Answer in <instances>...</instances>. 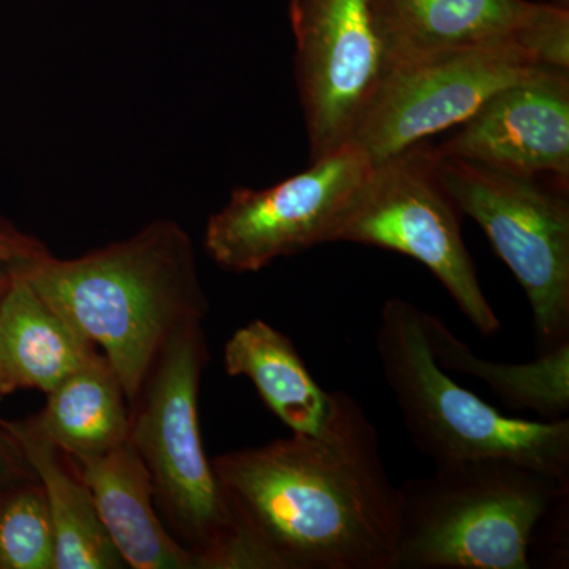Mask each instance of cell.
Returning <instances> with one entry per match:
<instances>
[{"label":"cell","instance_id":"1","mask_svg":"<svg viewBox=\"0 0 569 569\" xmlns=\"http://www.w3.org/2000/svg\"><path fill=\"white\" fill-rule=\"evenodd\" d=\"M212 467L264 569H396L400 490L353 396L332 392L317 436L291 432Z\"/></svg>","mask_w":569,"mask_h":569},{"label":"cell","instance_id":"2","mask_svg":"<svg viewBox=\"0 0 569 569\" xmlns=\"http://www.w3.org/2000/svg\"><path fill=\"white\" fill-rule=\"evenodd\" d=\"M13 268L102 353L130 406L168 339L209 310L192 239L174 220L78 258L48 253Z\"/></svg>","mask_w":569,"mask_h":569},{"label":"cell","instance_id":"3","mask_svg":"<svg viewBox=\"0 0 569 569\" xmlns=\"http://www.w3.org/2000/svg\"><path fill=\"white\" fill-rule=\"evenodd\" d=\"M208 362L203 321L183 325L130 406L129 440L148 468L160 518L192 553L194 569H264L239 530L201 440L198 392Z\"/></svg>","mask_w":569,"mask_h":569},{"label":"cell","instance_id":"4","mask_svg":"<svg viewBox=\"0 0 569 569\" xmlns=\"http://www.w3.org/2000/svg\"><path fill=\"white\" fill-rule=\"evenodd\" d=\"M396 569H529L569 482L509 459L437 466L400 486Z\"/></svg>","mask_w":569,"mask_h":569},{"label":"cell","instance_id":"5","mask_svg":"<svg viewBox=\"0 0 569 569\" xmlns=\"http://www.w3.org/2000/svg\"><path fill=\"white\" fill-rule=\"evenodd\" d=\"M376 350L408 436L436 466L509 459L569 482V419L507 417L452 380L430 353L418 306L385 302Z\"/></svg>","mask_w":569,"mask_h":569},{"label":"cell","instance_id":"6","mask_svg":"<svg viewBox=\"0 0 569 569\" xmlns=\"http://www.w3.org/2000/svg\"><path fill=\"white\" fill-rule=\"evenodd\" d=\"M549 67L569 69V32L508 37L388 70L347 142L373 164L467 121L492 93Z\"/></svg>","mask_w":569,"mask_h":569},{"label":"cell","instance_id":"7","mask_svg":"<svg viewBox=\"0 0 569 569\" xmlns=\"http://www.w3.org/2000/svg\"><path fill=\"white\" fill-rule=\"evenodd\" d=\"M459 213L436 173L432 146L422 141L373 164L332 224L328 244L351 242L413 258L437 277L473 328L496 336L500 318L479 283Z\"/></svg>","mask_w":569,"mask_h":569},{"label":"cell","instance_id":"8","mask_svg":"<svg viewBox=\"0 0 569 569\" xmlns=\"http://www.w3.org/2000/svg\"><path fill=\"white\" fill-rule=\"evenodd\" d=\"M460 213L485 230L529 299L539 351L569 342L568 187L433 152Z\"/></svg>","mask_w":569,"mask_h":569},{"label":"cell","instance_id":"9","mask_svg":"<svg viewBox=\"0 0 569 569\" xmlns=\"http://www.w3.org/2000/svg\"><path fill=\"white\" fill-rule=\"evenodd\" d=\"M268 189L233 190L209 217L204 249L224 271L258 272L279 260L328 244L329 231L372 171L358 146L346 142Z\"/></svg>","mask_w":569,"mask_h":569},{"label":"cell","instance_id":"10","mask_svg":"<svg viewBox=\"0 0 569 569\" xmlns=\"http://www.w3.org/2000/svg\"><path fill=\"white\" fill-rule=\"evenodd\" d=\"M310 160L346 144L383 78L367 0H290Z\"/></svg>","mask_w":569,"mask_h":569},{"label":"cell","instance_id":"11","mask_svg":"<svg viewBox=\"0 0 569 569\" xmlns=\"http://www.w3.org/2000/svg\"><path fill=\"white\" fill-rule=\"evenodd\" d=\"M458 127L437 156L569 186V69L505 86Z\"/></svg>","mask_w":569,"mask_h":569},{"label":"cell","instance_id":"12","mask_svg":"<svg viewBox=\"0 0 569 569\" xmlns=\"http://www.w3.org/2000/svg\"><path fill=\"white\" fill-rule=\"evenodd\" d=\"M385 73L438 52L569 32V11L530 0H367ZM383 73V74H385Z\"/></svg>","mask_w":569,"mask_h":569},{"label":"cell","instance_id":"13","mask_svg":"<svg viewBox=\"0 0 569 569\" xmlns=\"http://www.w3.org/2000/svg\"><path fill=\"white\" fill-rule=\"evenodd\" d=\"M77 463L99 518L126 567L194 569V559L157 511L148 468L132 441Z\"/></svg>","mask_w":569,"mask_h":569},{"label":"cell","instance_id":"14","mask_svg":"<svg viewBox=\"0 0 569 569\" xmlns=\"http://www.w3.org/2000/svg\"><path fill=\"white\" fill-rule=\"evenodd\" d=\"M100 355L10 266L0 305V365L7 395L48 392Z\"/></svg>","mask_w":569,"mask_h":569},{"label":"cell","instance_id":"15","mask_svg":"<svg viewBox=\"0 0 569 569\" xmlns=\"http://www.w3.org/2000/svg\"><path fill=\"white\" fill-rule=\"evenodd\" d=\"M0 425L20 447L47 497L56 535V569H122L73 459L44 436L36 417Z\"/></svg>","mask_w":569,"mask_h":569},{"label":"cell","instance_id":"16","mask_svg":"<svg viewBox=\"0 0 569 569\" xmlns=\"http://www.w3.org/2000/svg\"><path fill=\"white\" fill-rule=\"evenodd\" d=\"M224 372L246 377L266 407L293 433L317 436L331 413L332 392L313 380L293 340L264 320L236 329L223 348Z\"/></svg>","mask_w":569,"mask_h":569},{"label":"cell","instance_id":"17","mask_svg":"<svg viewBox=\"0 0 569 569\" xmlns=\"http://www.w3.org/2000/svg\"><path fill=\"white\" fill-rule=\"evenodd\" d=\"M430 353L447 372L473 377L509 410L533 411L542 421L569 413V342L539 351L530 362H496L481 358L440 317L422 310Z\"/></svg>","mask_w":569,"mask_h":569},{"label":"cell","instance_id":"18","mask_svg":"<svg viewBox=\"0 0 569 569\" xmlns=\"http://www.w3.org/2000/svg\"><path fill=\"white\" fill-rule=\"evenodd\" d=\"M37 425L74 462L99 458L130 432V403L102 353L47 395Z\"/></svg>","mask_w":569,"mask_h":569},{"label":"cell","instance_id":"19","mask_svg":"<svg viewBox=\"0 0 569 569\" xmlns=\"http://www.w3.org/2000/svg\"><path fill=\"white\" fill-rule=\"evenodd\" d=\"M0 569H56V535L40 482L0 490Z\"/></svg>","mask_w":569,"mask_h":569},{"label":"cell","instance_id":"20","mask_svg":"<svg viewBox=\"0 0 569 569\" xmlns=\"http://www.w3.org/2000/svg\"><path fill=\"white\" fill-rule=\"evenodd\" d=\"M36 479L17 441L0 425V489L11 488L20 482L36 481Z\"/></svg>","mask_w":569,"mask_h":569},{"label":"cell","instance_id":"21","mask_svg":"<svg viewBox=\"0 0 569 569\" xmlns=\"http://www.w3.org/2000/svg\"><path fill=\"white\" fill-rule=\"evenodd\" d=\"M48 254V250L36 239L0 228V257L7 263L21 264Z\"/></svg>","mask_w":569,"mask_h":569},{"label":"cell","instance_id":"22","mask_svg":"<svg viewBox=\"0 0 569 569\" xmlns=\"http://www.w3.org/2000/svg\"><path fill=\"white\" fill-rule=\"evenodd\" d=\"M10 280V266L9 268L2 269L0 271V305H2L3 295H6L7 287H9ZM7 395L6 381H3V372L2 365H0V402H2L3 397Z\"/></svg>","mask_w":569,"mask_h":569},{"label":"cell","instance_id":"23","mask_svg":"<svg viewBox=\"0 0 569 569\" xmlns=\"http://www.w3.org/2000/svg\"><path fill=\"white\" fill-rule=\"evenodd\" d=\"M568 2L569 0H553L552 3H556V6L563 7V9H568Z\"/></svg>","mask_w":569,"mask_h":569},{"label":"cell","instance_id":"24","mask_svg":"<svg viewBox=\"0 0 569 569\" xmlns=\"http://www.w3.org/2000/svg\"><path fill=\"white\" fill-rule=\"evenodd\" d=\"M9 266L11 264L7 263V261L3 260L2 257H0V271H2V269L9 268Z\"/></svg>","mask_w":569,"mask_h":569},{"label":"cell","instance_id":"25","mask_svg":"<svg viewBox=\"0 0 569 569\" xmlns=\"http://www.w3.org/2000/svg\"><path fill=\"white\" fill-rule=\"evenodd\" d=\"M0 490H2V489H0Z\"/></svg>","mask_w":569,"mask_h":569}]
</instances>
